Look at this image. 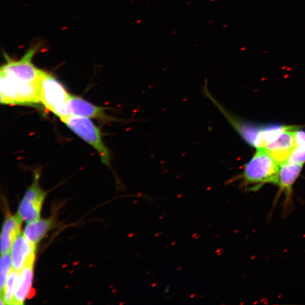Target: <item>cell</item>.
<instances>
[{
	"label": "cell",
	"instance_id": "6da1fadb",
	"mask_svg": "<svg viewBox=\"0 0 305 305\" xmlns=\"http://www.w3.org/2000/svg\"><path fill=\"white\" fill-rule=\"evenodd\" d=\"M37 47L29 50L20 60L6 56L0 69V102L4 105L34 106L40 104V87L44 71L37 68L32 59Z\"/></svg>",
	"mask_w": 305,
	"mask_h": 305
},
{
	"label": "cell",
	"instance_id": "7a4b0ae2",
	"mask_svg": "<svg viewBox=\"0 0 305 305\" xmlns=\"http://www.w3.org/2000/svg\"><path fill=\"white\" fill-rule=\"evenodd\" d=\"M280 165L264 148H258L240 175L230 180H240L241 187L249 191L259 190L264 185L276 184Z\"/></svg>",
	"mask_w": 305,
	"mask_h": 305
},
{
	"label": "cell",
	"instance_id": "3957f363",
	"mask_svg": "<svg viewBox=\"0 0 305 305\" xmlns=\"http://www.w3.org/2000/svg\"><path fill=\"white\" fill-rule=\"evenodd\" d=\"M70 95L55 77L45 71L40 82L41 103L49 111L62 119L68 116L67 105Z\"/></svg>",
	"mask_w": 305,
	"mask_h": 305
},
{
	"label": "cell",
	"instance_id": "277c9868",
	"mask_svg": "<svg viewBox=\"0 0 305 305\" xmlns=\"http://www.w3.org/2000/svg\"><path fill=\"white\" fill-rule=\"evenodd\" d=\"M61 121L73 133L96 149L104 164L109 165V150L104 144L101 131L90 118L69 115Z\"/></svg>",
	"mask_w": 305,
	"mask_h": 305
},
{
	"label": "cell",
	"instance_id": "5b68a950",
	"mask_svg": "<svg viewBox=\"0 0 305 305\" xmlns=\"http://www.w3.org/2000/svg\"><path fill=\"white\" fill-rule=\"evenodd\" d=\"M38 179L39 173L36 172L18 207L19 217L28 223L40 219L41 207L45 198V192L40 187Z\"/></svg>",
	"mask_w": 305,
	"mask_h": 305
},
{
	"label": "cell",
	"instance_id": "8992f818",
	"mask_svg": "<svg viewBox=\"0 0 305 305\" xmlns=\"http://www.w3.org/2000/svg\"><path fill=\"white\" fill-rule=\"evenodd\" d=\"M36 245L31 242L24 234H19L11 249L13 269L20 272L28 266L34 265Z\"/></svg>",
	"mask_w": 305,
	"mask_h": 305
},
{
	"label": "cell",
	"instance_id": "52a82bcc",
	"mask_svg": "<svg viewBox=\"0 0 305 305\" xmlns=\"http://www.w3.org/2000/svg\"><path fill=\"white\" fill-rule=\"evenodd\" d=\"M296 130L294 126L284 131L275 141L270 142L263 148L280 165L288 161L296 148Z\"/></svg>",
	"mask_w": 305,
	"mask_h": 305
},
{
	"label": "cell",
	"instance_id": "ba28073f",
	"mask_svg": "<svg viewBox=\"0 0 305 305\" xmlns=\"http://www.w3.org/2000/svg\"><path fill=\"white\" fill-rule=\"evenodd\" d=\"M303 165L290 164L285 162L280 165L279 173L276 185L279 187L276 199L279 198L282 194H284L285 208H289L292 203V194L293 185L298 178L300 173L302 170Z\"/></svg>",
	"mask_w": 305,
	"mask_h": 305
},
{
	"label": "cell",
	"instance_id": "9c48e42d",
	"mask_svg": "<svg viewBox=\"0 0 305 305\" xmlns=\"http://www.w3.org/2000/svg\"><path fill=\"white\" fill-rule=\"evenodd\" d=\"M67 111L68 116L97 119L106 117L103 107L95 105L78 96L71 95L68 103Z\"/></svg>",
	"mask_w": 305,
	"mask_h": 305
},
{
	"label": "cell",
	"instance_id": "30bf717a",
	"mask_svg": "<svg viewBox=\"0 0 305 305\" xmlns=\"http://www.w3.org/2000/svg\"><path fill=\"white\" fill-rule=\"evenodd\" d=\"M22 220L18 215H11L6 219L1 235V254L10 252L15 238L21 234Z\"/></svg>",
	"mask_w": 305,
	"mask_h": 305
},
{
	"label": "cell",
	"instance_id": "8fae6325",
	"mask_svg": "<svg viewBox=\"0 0 305 305\" xmlns=\"http://www.w3.org/2000/svg\"><path fill=\"white\" fill-rule=\"evenodd\" d=\"M34 265L28 266L19 272V279L14 293L13 305H22L27 299L32 297Z\"/></svg>",
	"mask_w": 305,
	"mask_h": 305
},
{
	"label": "cell",
	"instance_id": "7c38bea8",
	"mask_svg": "<svg viewBox=\"0 0 305 305\" xmlns=\"http://www.w3.org/2000/svg\"><path fill=\"white\" fill-rule=\"evenodd\" d=\"M23 234L33 244L36 245L39 242L53 225L52 219H38L36 221L28 223Z\"/></svg>",
	"mask_w": 305,
	"mask_h": 305
},
{
	"label": "cell",
	"instance_id": "4fadbf2b",
	"mask_svg": "<svg viewBox=\"0 0 305 305\" xmlns=\"http://www.w3.org/2000/svg\"><path fill=\"white\" fill-rule=\"evenodd\" d=\"M294 126L282 125H269L261 127L259 148H263L283 133L284 131L293 128ZM258 149V148H257Z\"/></svg>",
	"mask_w": 305,
	"mask_h": 305
},
{
	"label": "cell",
	"instance_id": "5bb4252c",
	"mask_svg": "<svg viewBox=\"0 0 305 305\" xmlns=\"http://www.w3.org/2000/svg\"><path fill=\"white\" fill-rule=\"evenodd\" d=\"M19 272L13 269L11 270L4 288L1 292V305H13L14 293L19 279Z\"/></svg>",
	"mask_w": 305,
	"mask_h": 305
},
{
	"label": "cell",
	"instance_id": "9a60e30c",
	"mask_svg": "<svg viewBox=\"0 0 305 305\" xmlns=\"http://www.w3.org/2000/svg\"><path fill=\"white\" fill-rule=\"evenodd\" d=\"M296 146L287 162L290 164L304 165L305 162V131L296 130Z\"/></svg>",
	"mask_w": 305,
	"mask_h": 305
},
{
	"label": "cell",
	"instance_id": "2e32d148",
	"mask_svg": "<svg viewBox=\"0 0 305 305\" xmlns=\"http://www.w3.org/2000/svg\"><path fill=\"white\" fill-rule=\"evenodd\" d=\"M1 271H0V289L1 292L4 288L7 277L13 269L12 260H11V254L8 253L1 254Z\"/></svg>",
	"mask_w": 305,
	"mask_h": 305
}]
</instances>
